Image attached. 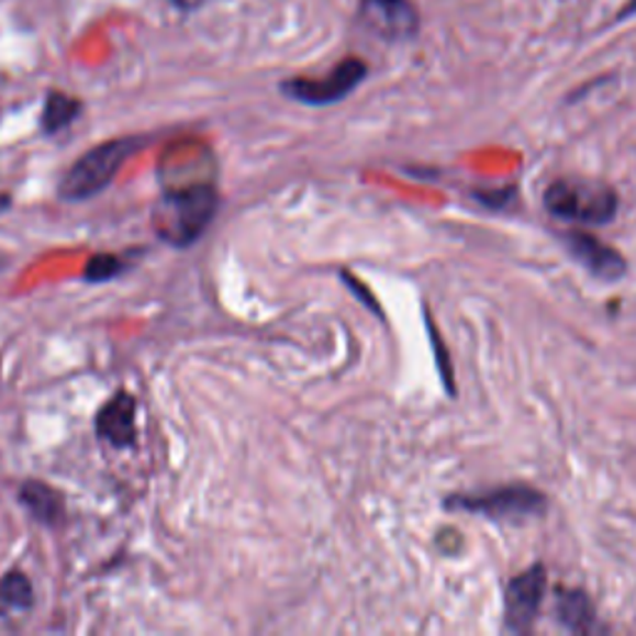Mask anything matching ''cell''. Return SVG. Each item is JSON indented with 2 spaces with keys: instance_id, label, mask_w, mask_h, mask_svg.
Returning a JSON list of instances; mask_svg holds the SVG:
<instances>
[{
  "instance_id": "16",
  "label": "cell",
  "mask_w": 636,
  "mask_h": 636,
  "mask_svg": "<svg viewBox=\"0 0 636 636\" xmlns=\"http://www.w3.org/2000/svg\"><path fill=\"white\" fill-rule=\"evenodd\" d=\"M636 13V0H629V3L624 5V11L616 15V21H624V18H629V15H634Z\"/></svg>"
},
{
  "instance_id": "3",
  "label": "cell",
  "mask_w": 636,
  "mask_h": 636,
  "mask_svg": "<svg viewBox=\"0 0 636 636\" xmlns=\"http://www.w3.org/2000/svg\"><path fill=\"white\" fill-rule=\"evenodd\" d=\"M545 207L557 220L606 224L620 209V197L610 185L596 179H557L547 187Z\"/></svg>"
},
{
  "instance_id": "15",
  "label": "cell",
  "mask_w": 636,
  "mask_h": 636,
  "mask_svg": "<svg viewBox=\"0 0 636 636\" xmlns=\"http://www.w3.org/2000/svg\"><path fill=\"white\" fill-rule=\"evenodd\" d=\"M344 281H346V287H350V291H354V293H358V297H360V301H364V303H368V306H370V309H373V311L378 313V306H376V303H373V299H370V293H366V289H364V287H360V283L356 281V277H354V274H348V271H344Z\"/></svg>"
},
{
  "instance_id": "13",
  "label": "cell",
  "mask_w": 636,
  "mask_h": 636,
  "mask_svg": "<svg viewBox=\"0 0 636 636\" xmlns=\"http://www.w3.org/2000/svg\"><path fill=\"white\" fill-rule=\"evenodd\" d=\"M0 604L18 612H25L33 606V584L21 569L5 572L3 579H0Z\"/></svg>"
},
{
  "instance_id": "2",
  "label": "cell",
  "mask_w": 636,
  "mask_h": 636,
  "mask_svg": "<svg viewBox=\"0 0 636 636\" xmlns=\"http://www.w3.org/2000/svg\"><path fill=\"white\" fill-rule=\"evenodd\" d=\"M142 147H145V137H120L85 152L60 182V197L65 202H85L100 194L115 179L122 165Z\"/></svg>"
},
{
  "instance_id": "18",
  "label": "cell",
  "mask_w": 636,
  "mask_h": 636,
  "mask_svg": "<svg viewBox=\"0 0 636 636\" xmlns=\"http://www.w3.org/2000/svg\"><path fill=\"white\" fill-rule=\"evenodd\" d=\"M169 3H172V5H177V8H187V5H189V3H187V0H169Z\"/></svg>"
},
{
  "instance_id": "7",
  "label": "cell",
  "mask_w": 636,
  "mask_h": 636,
  "mask_svg": "<svg viewBox=\"0 0 636 636\" xmlns=\"http://www.w3.org/2000/svg\"><path fill=\"white\" fill-rule=\"evenodd\" d=\"M547 590V572L543 565L529 567L527 572L512 579L505 594V622L510 632H527L537 620L539 604Z\"/></svg>"
},
{
  "instance_id": "1",
  "label": "cell",
  "mask_w": 636,
  "mask_h": 636,
  "mask_svg": "<svg viewBox=\"0 0 636 636\" xmlns=\"http://www.w3.org/2000/svg\"><path fill=\"white\" fill-rule=\"evenodd\" d=\"M216 207H220V197L212 187L192 185L172 189L152 209V224L167 244L189 246L212 224Z\"/></svg>"
},
{
  "instance_id": "5",
  "label": "cell",
  "mask_w": 636,
  "mask_h": 636,
  "mask_svg": "<svg viewBox=\"0 0 636 636\" xmlns=\"http://www.w3.org/2000/svg\"><path fill=\"white\" fill-rule=\"evenodd\" d=\"M368 65L360 58L341 60L326 78H291L281 82V92L287 98L311 104V108H324L338 100L348 98L360 82L366 80Z\"/></svg>"
},
{
  "instance_id": "9",
  "label": "cell",
  "mask_w": 636,
  "mask_h": 636,
  "mask_svg": "<svg viewBox=\"0 0 636 636\" xmlns=\"http://www.w3.org/2000/svg\"><path fill=\"white\" fill-rule=\"evenodd\" d=\"M135 398L130 393H118L110 403L102 405L94 421V428L102 440H108L112 448H130L135 445Z\"/></svg>"
},
{
  "instance_id": "12",
  "label": "cell",
  "mask_w": 636,
  "mask_h": 636,
  "mask_svg": "<svg viewBox=\"0 0 636 636\" xmlns=\"http://www.w3.org/2000/svg\"><path fill=\"white\" fill-rule=\"evenodd\" d=\"M80 110H82L80 100H75L65 92L53 90V92H47V98H45L41 125L47 135H55V132L68 127L70 122L80 115Z\"/></svg>"
},
{
  "instance_id": "8",
  "label": "cell",
  "mask_w": 636,
  "mask_h": 636,
  "mask_svg": "<svg viewBox=\"0 0 636 636\" xmlns=\"http://www.w3.org/2000/svg\"><path fill=\"white\" fill-rule=\"evenodd\" d=\"M567 252L574 256V261L592 274V277L602 281H616L624 277L626 261L624 256L614 249V246L604 244L592 234L584 232H569L565 234Z\"/></svg>"
},
{
  "instance_id": "6",
  "label": "cell",
  "mask_w": 636,
  "mask_h": 636,
  "mask_svg": "<svg viewBox=\"0 0 636 636\" xmlns=\"http://www.w3.org/2000/svg\"><path fill=\"white\" fill-rule=\"evenodd\" d=\"M358 18L370 33L388 43L413 41L421 31V15L411 0H360Z\"/></svg>"
},
{
  "instance_id": "4",
  "label": "cell",
  "mask_w": 636,
  "mask_h": 636,
  "mask_svg": "<svg viewBox=\"0 0 636 636\" xmlns=\"http://www.w3.org/2000/svg\"><path fill=\"white\" fill-rule=\"evenodd\" d=\"M448 510L475 512L490 520H525L539 517L547 510V498L529 486H502L472 495H453L445 500Z\"/></svg>"
},
{
  "instance_id": "11",
  "label": "cell",
  "mask_w": 636,
  "mask_h": 636,
  "mask_svg": "<svg viewBox=\"0 0 636 636\" xmlns=\"http://www.w3.org/2000/svg\"><path fill=\"white\" fill-rule=\"evenodd\" d=\"M557 620L569 632L587 634L594 629V606L590 596L579 590H562L557 596Z\"/></svg>"
},
{
  "instance_id": "14",
  "label": "cell",
  "mask_w": 636,
  "mask_h": 636,
  "mask_svg": "<svg viewBox=\"0 0 636 636\" xmlns=\"http://www.w3.org/2000/svg\"><path fill=\"white\" fill-rule=\"evenodd\" d=\"M122 269H125V264H122L118 256L98 254L92 256L88 267H85V281H108L112 277H118Z\"/></svg>"
},
{
  "instance_id": "17",
  "label": "cell",
  "mask_w": 636,
  "mask_h": 636,
  "mask_svg": "<svg viewBox=\"0 0 636 636\" xmlns=\"http://www.w3.org/2000/svg\"><path fill=\"white\" fill-rule=\"evenodd\" d=\"M8 207H11V197H8V194H0V212H5Z\"/></svg>"
},
{
  "instance_id": "10",
  "label": "cell",
  "mask_w": 636,
  "mask_h": 636,
  "mask_svg": "<svg viewBox=\"0 0 636 636\" xmlns=\"http://www.w3.org/2000/svg\"><path fill=\"white\" fill-rule=\"evenodd\" d=\"M21 502L31 515L43 525H60L65 517V502L58 490L41 480H31L21 488Z\"/></svg>"
}]
</instances>
